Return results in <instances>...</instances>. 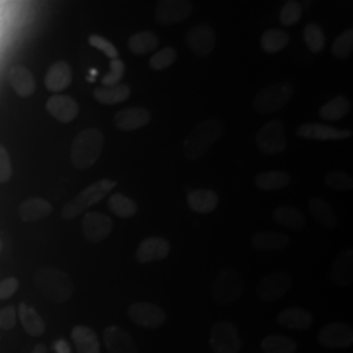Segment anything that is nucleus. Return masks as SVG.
Returning <instances> with one entry per match:
<instances>
[{
    "label": "nucleus",
    "instance_id": "obj_1",
    "mask_svg": "<svg viewBox=\"0 0 353 353\" xmlns=\"http://www.w3.org/2000/svg\"><path fill=\"white\" fill-rule=\"evenodd\" d=\"M224 126L217 119H205L192 127L183 141V153L190 161L204 157L214 143L221 138Z\"/></svg>",
    "mask_w": 353,
    "mask_h": 353
},
{
    "label": "nucleus",
    "instance_id": "obj_2",
    "mask_svg": "<svg viewBox=\"0 0 353 353\" xmlns=\"http://www.w3.org/2000/svg\"><path fill=\"white\" fill-rule=\"evenodd\" d=\"M34 285L49 301L63 303L74 294V283L68 274L55 267H42L34 274Z\"/></svg>",
    "mask_w": 353,
    "mask_h": 353
},
{
    "label": "nucleus",
    "instance_id": "obj_3",
    "mask_svg": "<svg viewBox=\"0 0 353 353\" xmlns=\"http://www.w3.org/2000/svg\"><path fill=\"white\" fill-rule=\"evenodd\" d=\"M105 145V135L101 130L89 127L77 134L71 147V163L79 170L88 169L96 164Z\"/></svg>",
    "mask_w": 353,
    "mask_h": 353
},
{
    "label": "nucleus",
    "instance_id": "obj_4",
    "mask_svg": "<svg viewBox=\"0 0 353 353\" xmlns=\"http://www.w3.org/2000/svg\"><path fill=\"white\" fill-rule=\"evenodd\" d=\"M115 186L117 182L113 179H101L89 185L87 189L83 190L72 201L64 205L61 211V217L63 220L75 219L79 214L85 212L92 205L102 201L112 190L115 189Z\"/></svg>",
    "mask_w": 353,
    "mask_h": 353
},
{
    "label": "nucleus",
    "instance_id": "obj_5",
    "mask_svg": "<svg viewBox=\"0 0 353 353\" xmlns=\"http://www.w3.org/2000/svg\"><path fill=\"white\" fill-rule=\"evenodd\" d=\"M294 94V87L287 83L280 81L261 89L254 99V110L258 115H268L280 110Z\"/></svg>",
    "mask_w": 353,
    "mask_h": 353
},
{
    "label": "nucleus",
    "instance_id": "obj_6",
    "mask_svg": "<svg viewBox=\"0 0 353 353\" xmlns=\"http://www.w3.org/2000/svg\"><path fill=\"white\" fill-rule=\"evenodd\" d=\"M243 280L233 268H225L217 274L212 284L214 303L230 305L236 303L243 293Z\"/></svg>",
    "mask_w": 353,
    "mask_h": 353
},
{
    "label": "nucleus",
    "instance_id": "obj_7",
    "mask_svg": "<svg viewBox=\"0 0 353 353\" xmlns=\"http://www.w3.org/2000/svg\"><path fill=\"white\" fill-rule=\"evenodd\" d=\"M255 144L265 154H280L287 148L284 123L281 119L268 121L256 134Z\"/></svg>",
    "mask_w": 353,
    "mask_h": 353
},
{
    "label": "nucleus",
    "instance_id": "obj_8",
    "mask_svg": "<svg viewBox=\"0 0 353 353\" xmlns=\"http://www.w3.org/2000/svg\"><path fill=\"white\" fill-rule=\"evenodd\" d=\"M210 345L214 353L240 352L242 341L239 336L237 327L227 321L217 322L211 330Z\"/></svg>",
    "mask_w": 353,
    "mask_h": 353
},
{
    "label": "nucleus",
    "instance_id": "obj_9",
    "mask_svg": "<svg viewBox=\"0 0 353 353\" xmlns=\"http://www.w3.org/2000/svg\"><path fill=\"white\" fill-rule=\"evenodd\" d=\"M192 12V4L186 0H161L154 10V20L164 26L185 21Z\"/></svg>",
    "mask_w": 353,
    "mask_h": 353
},
{
    "label": "nucleus",
    "instance_id": "obj_10",
    "mask_svg": "<svg viewBox=\"0 0 353 353\" xmlns=\"http://www.w3.org/2000/svg\"><path fill=\"white\" fill-rule=\"evenodd\" d=\"M292 284V279L285 272H274L262 279L256 287V294L261 301L272 303L283 297Z\"/></svg>",
    "mask_w": 353,
    "mask_h": 353
},
{
    "label": "nucleus",
    "instance_id": "obj_11",
    "mask_svg": "<svg viewBox=\"0 0 353 353\" xmlns=\"http://www.w3.org/2000/svg\"><path fill=\"white\" fill-rule=\"evenodd\" d=\"M81 228L89 242L99 243L106 240L113 232V220L102 212H87L83 217Z\"/></svg>",
    "mask_w": 353,
    "mask_h": 353
},
{
    "label": "nucleus",
    "instance_id": "obj_12",
    "mask_svg": "<svg viewBox=\"0 0 353 353\" xmlns=\"http://www.w3.org/2000/svg\"><path fill=\"white\" fill-rule=\"evenodd\" d=\"M130 319L143 327L156 328L166 322V313L157 305L150 303H135L128 307Z\"/></svg>",
    "mask_w": 353,
    "mask_h": 353
},
{
    "label": "nucleus",
    "instance_id": "obj_13",
    "mask_svg": "<svg viewBox=\"0 0 353 353\" xmlns=\"http://www.w3.org/2000/svg\"><path fill=\"white\" fill-rule=\"evenodd\" d=\"M318 341L326 348H348L353 344V330L347 323L334 322L321 328Z\"/></svg>",
    "mask_w": 353,
    "mask_h": 353
},
{
    "label": "nucleus",
    "instance_id": "obj_14",
    "mask_svg": "<svg viewBox=\"0 0 353 353\" xmlns=\"http://www.w3.org/2000/svg\"><path fill=\"white\" fill-rule=\"evenodd\" d=\"M186 42L191 51H194L198 57H207L211 54L216 45V33L212 26H194L186 34Z\"/></svg>",
    "mask_w": 353,
    "mask_h": 353
},
{
    "label": "nucleus",
    "instance_id": "obj_15",
    "mask_svg": "<svg viewBox=\"0 0 353 353\" xmlns=\"http://www.w3.org/2000/svg\"><path fill=\"white\" fill-rule=\"evenodd\" d=\"M296 134L301 138L310 140H345L352 137L351 130H339L322 123H305L297 128Z\"/></svg>",
    "mask_w": 353,
    "mask_h": 353
},
{
    "label": "nucleus",
    "instance_id": "obj_16",
    "mask_svg": "<svg viewBox=\"0 0 353 353\" xmlns=\"http://www.w3.org/2000/svg\"><path fill=\"white\" fill-rule=\"evenodd\" d=\"M103 341L108 353H138V345L126 330L109 326L103 331Z\"/></svg>",
    "mask_w": 353,
    "mask_h": 353
},
{
    "label": "nucleus",
    "instance_id": "obj_17",
    "mask_svg": "<svg viewBox=\"0 0 353 353\" xmlns=\"http://www.w3.org/2000/svg\"><path fill=\"white\" fill-rule=\"evenodd\" d=\"M46 109L61 123H70L79 115V103L67 94H54L46 102Z\"/></svg>",
    "mask_w": 353,
    "mask_h": 353
},
{
    "label": "nucleus",
    "instance_id": "obj_18",
    "mask_svg": "<svg viewBox=\"0 0 353 353\" xmlns=\"http://www.w3.org/2000/svg\"><path fill=\"white\" fill-rule=\"evenodd\" d=\"M152 114L145 108H126L114 115V123L121 131H135L151 121Z\"/></svg>",
    "mask_w": 353,
    "mask_h": 353
},
{
    "label": "nucleus",
    "instance_id": "obj_19",
    "mask_svg": "<svg viewBox=\"0 0 353 353\" xmlns=\"http://www.w3.org/2000/svg\"><path fill=\"white\" fill-rule=\"evenodd\" d=\"M330 278L341 288L350 287L353 281V249H347L335 258L330 268Z\"/></svg>",
    "mask_w": 353,
    "mask_h": 353
},
{
    "label": "nucleus",
    "instance_id": "obj_20",
    "mask_svg": "<svg viewBox=\"0 0 353 353\" xmlns=\"http://www.w3.org/2000/svg\"><path fill=\"white\" fill-rule=\"evenodd\" d=\"M170 252V243L161 237H150L141 241L135 258L139 263L163 261Z\"/></svg>",
    "mask_w": 353,
    "mask_h": 353
},
{
    "label": "nucleus",
    "instance_id": "obj_21",
    "mask_svg": "<svg viewBox=\"0 0 353 353\" xmlns=\"http://www.w3.org/2000/svg\"><path fill=\"white\" fill-rule=\"evenodd\" d=\"M72 83V70L65 61H58L51 65L45 76V85L48 90L59 93L68 88Z\"/></svg>",
    "mask_w": 353,
    "mask_h": 353
},
{
    "label": "nucleus",
    "instance_id": "obj_22",
    "mask_svg": "<svg viewBox=\"0 0 353 353\" xmlns=\"http://www.w3.org/2000/svg\"><path fill=\"white\" fill-rule=\"evenodd\" d=\"M8 80L17 96L26 99L34 93L36 79L26 65H13L8 72Z\"/></svg>",
    "mask_w": 353,
    "mask_h": 353
},
{
    "label": "nucleus",
    "instance_id": "obj_23",
    "mask_svg": "<svg viewBox=\"0 0 353 353\" xmlns=\"http://www.w3.org/2000/svg\"><path fill=\"white\" fill-rule=\"evenodd\" d=\"M52 212V205L43 198L33 196L21 203L19 208L20 219L26 223H36Z\"/></svg>",
    "mask_w": 353,
    "mask_h": 353
},
{
    "label": "nucleus",
    "instance_id": "obj_24",
    "mask_svg": "<svg viewBox=\"0 0 353 353\" xmlns=\"http://www.w3.org/2000/svg\"><path fill=\"white\" fill-rule=\"evenodd\" d=\"M290 245V237L279 232H259L252 237V246L258 252H279Z\"/></svg>",
    "mask_w": 353,
    "mask_h": 353
},
{
    "label": "nucleus",
    "instance_id": "obj_25",
    "mask_svg": "<svg viewBox=\"0 0 353 353\" xmlns=\"http://www.w3.org/2000/svg\"><path fill=\"white\" fill-rule=\"evenodd\" d=\"M278 323L281 327L303 331L312 326L313 316L301 307H288L279 314Z\"/></svg>",
    "mask_w": 353,
    "mask_h": 353
},
{
    "label": "nucleus",
    "instance_id": "obj_26",
    "mask_svg": "<svg viewBox=\"0 0 353 353\" xmlns=\"http://www.w3.org/2000/svg\"><path fill=\"white\" fill-rule=\"evenodd\" d=\"M71 338L75 344L76 351L79 353H101L100 341L97 334L88 327L79 325L72 330Z\"/></svg>",
    "mask_w": 353,
    "mask_h": 353
},
{
    "label": "nucleus",
    "instance_id": "obj_27",
    "mask_svg": "<svg viewBox=\"0 0 353 353\" xmlns=\"http://www.w3.org/2000/svg\"><path fill=\"white\" fill-rule=\"evenodd\" d=\"M17 316L20 318L21 325L28 335L39 338L45 334V330H46L45 322L34 307L29 306L26 303H20L19 310H17Z\"/></svg>",
    "mask_w": 353,
    "mask_h": 353
},
{
    "label": "nucleus",
    "instance_id": "obj_28",
    "mask_svg": "<svg viewBox=\"0 0 353 353\" xmlns=\"http://www.w3.org/2000/svg\"><path fill=\"white\" fill-rule=\"evenodd\" d=\"M188 204L196 214H210L217 207L219 196L214 190H194L188 195Z\"/></svg>",
    "mask_w": 353,
    "mask_h": 353
},
{
    "label": "nucleus",
    "instance_id": "obj_29",
    "mask_svg": "<svg viewBox=\"0 0 353 353\" xmlns=\"http://www.w3.org/2000/svg\"><path fill=\"white\" fill-rule=\"evenodd\" d=\"M275 223H278L279 225L287 228L290 230H301L306 225V217L305 214L292 207V205H280L272 214Z\"/></svg>",
    "mask_w": 353,
    "mask_h": 353
},
{
    "label": "nucleus",
    "instance_id": "obj_30",
    "mask_svg": "<svg viewBox=\"0 0 353 353\" xmlns=\"http://www.w3.org/2000/svg\"><path fill=\"white\" fill-rule=\"evenodd\" d=\"M131 96V88L128 84H115V85H109V87H99L94 89L93 97L97 102L103 103V105H117L121 102L126 101L127 99Z\"/></svg>",
    "mask_w": 353,
    "mask_h": 353
},
{
    "label": "nucleus",
    "instance_id": "obj_31",
    "mask_svg": "<svg viewBox=\"0 0 353 353\" xmlns=\"http://www.w3.org/2000/svg\"><path fill=\"white\" fill-rule=\"evenodd\" d=\"M309 211L322 227L334 229L338 225V216L325 199L312 198L309 201Z\"/></svg>",
    "mask_w": 353,
    "mask_h": 353
},
{
    "label": "nucleus",
    "instance_id": "obj_32",
    "mask_svg": "<svg viewBox=\"0 0 353 353\" xmlns=\"http://www.w3.org/2000/svg\"><path fill=\"white\" fill-rule=\"evenodd\" d=\"M290 174L280 170H268L262 172L255 176L254 183L259 190L271 191V190H280L287 188L290 183Z\"/></svg>",
    "mask_w": 353,
    "mask_h": 353
},
{
    "label": "nucleus",
    "instance_id": "obj_33",
    "mask_svg": "<svg viewBox=\"0 0 353 353\" xmlns=\"http://www.w3.org/2000/svg\"><path fill=\"white\" fill-rule=\"evenodd\" d=\"M128 49L135 55H144L159 46V37L151 30H143L128 38Z\"/></svg>",
    "mask_w": 353,
    "mask_h": 353
},
{
    "label": "nucleus",
    "instance_id": "obj_34",
    "mask_svg": "<svg viewBox=\"0 0 353 353\" xmlns=\"http://www.w3.org/2000/svg\"><path fill=\"white\" fill-rule=\"evenodd\" d=\"M290 34L278 28L265 30L261 37V46L268 54H275L284 50L290 43Z\"/></svg>",
    "mask_w": 353,
    "mask_h": 353
},
{
    "label": "nucleus",
    "instance_id": "obj_35",
    "mask_svg": "<svg viewBox=\"0 0 353 353\" xmlns=\"http://www.w3.org/2000/svg\"><path fill=\"white\" fill-rule=\"evenodd\" d=\"M351 110V102L345 96H338L319 109V117L326 121H341Z\"/></svg>",
    "mask_w": 353,
    "mask_h": 353
},
{
    "label": "nucleus",
    "instance_id": "obj_36",
    "mask_svg": "<svg viewBox=\"0 0 353 353\" xmlns=\"http://www.w3.org/2000/svg\"><path fill=\"white\" fill-rule=\"evenodd\" d=\"M108 205H109V210L121 219L132 217L138 212V204L121 192L110 195V198L108 199Z\"/></svg>",
    "mask_w": 353,
    "mask_h": 353
},
{
    "label": "nucleus",
    "instance_id": "obj_37",
    "mask_svg": "<svg viewBox=\"0 0 353 353\" xmlns=\"http://www.w3.org/2000/svg\"><path fill=\"white\" fill-rule=\"evenodd\" d=\"M297 343L284 335H270L262 341L265 353H296Z\"/></svg>",
    "mask_w": 353,
    "mask_h": 353
},
{
    "label": "nucleus",
    "instance_id": "obj_38",
    "mask_svg": "<svg viewBox=\"0 0 353 353\" xmlns=\"http://www.w3.org/2000/svg\"><path fill=\"white\" fill-rule=\"evenodd\" d=\"M353 50V29H347L341 33L334 41L331 51L332 55L338 59L348 58Z\"/></svg>",
    "mask_w": 353,
    "mask_h": 353
},
{
    "label": "nucleus",
    "instance_id": "obj_39",
    "mask_svg": "<svg viewBox=\"0 0 353 353\" xmlns=\"http://www.w3.org/2000/svg\"><path fill=\"white\" fill-rule=\"evenodd\" d=\"M303 39H305L309 50L314 54L323 50L325 43H326L325 33L316 24L306 26V28L303 29Z\"/></svg>",
    "mask_w": 353,
    "mask_h": 353
},
{
    "label": "nucleus",
    "instance_id": "obj_40",
    "mask_svg": "<svg viewBox=\"0 0 353 353\" xmlns=\"http://www.w3.org/2000/svg\"><path fill=\"white\" fill-rule=\"evenodd\" d=\"M325 185L335 191H351L353 189L352 176L343 170H332L325 176Z\"/></svg>",
    "mask_w": 353,
    "mask_h": 353
},
{
    "label": "nucleus",
    "instance_id": "obj_41",
    "mask_svg": "<svg viewBox=\"0 0 353 353\" xmlns=\"http://www.w3.org/2000/svg\"><path fill=\"white\" fill-rule=\"evenodd\" d=\"M176 49L173 48H164L163 50L157 51L150 58V67L154 71H164L168 67L176 62Z\"/></svg>",
    "mask_w": 353,
    "mask_h": 353
},
{
    "label": "nucleus",
    "instance_id": "obj_42",
    "mask_svg": "<svg viewBox=\"0 0 353 353\" xmlns=\"http://www.w3.org/2000/svg\"><path fill=\"white\" fill-rule=\"evenodd\" d=\"M301 14H303V6L299 1L290 0L283 6L279 17L283 26H294L301 19Z\"/></svg>",
    "mask_w": 353,
    "mask_h": 353
},
{
    "label": "nucleus",
    "instance_id": "obj_43",
    "mask_svg": "<svg viewBox=\"0 0 353 353\" xmlns=\"http://www.w3.org/2000/svg\"><path fill=\"white\" fill-rule=\"evenodd\" d=\"M88 42L92 48L102 51L112 61L119 58V51L109 39H106V38L102 37V36H99V34H92V36H89Z\"/></svg>",
    "mask_w": 353,
    "mask_h": 353
},
{
    "label": "nucleus",
    "instance_id": "obj_44",
    "mask_svg": "<svg viewBox=\"0 0 353 353\" xmlns=\"http://www.w3.org/2000/svg\"><path fill=\"white\" fill-rule=\"evenodd\" d=\"M125 71H126V65H125L123 61H121L119 58L110 61V70L106 75L102 77V85L109 87V85L119 84L121 79L125 75Z\"/></svg>",
    "mask_w": 353,
    "mask_h": 353
},
{
    "label": "nucleus",
    "instance_id": "obj_45",
    "mask_svg": "<svg viewBox=\"0 0 353 353\" xmlns=\"http://www.w3.org/2000/svg\"><path fill=\"white\" fill-rule=\"evenodd\" d=\"M12 176V164L7 150L0 144V183H6Z\"/></svg>",
    "mask_w": 353,
    "mask_h": 353
},
{
    "label": "nucleus",
    "instance_id": "obj_46",
    "mask_svg": "<svg viewBox=\"0 0 353 353\" xmlns=\"http://www.w3.org/2000/svg\"><path fill=\"white\" fill-rule=\"evenodd\" d=\"M17 323V310L14 306H6L0 309V328L12 330Z\"/></svg>",
    "mask_w": 353,
    "mask_h": 353
},
{
    "label": "nucleus",
    "instance_id": "obj_47",
    "mask_svg": "<svg viewBox=\"0 0 353 353\" xmlns=\"http://www.w3.org/2000/svg\"><path fill=\"white\" fill-rule=\"evenodd\" d=\"M19 290V280L16 278H7L0 280V300L10 299Z\"/></svg>",
    "mask_w": 353,
    "mask_h": 353
},
{
    "label": "nucleus",
    "instance_id": "obj_48",
    "mask_svg": "<svg viewBox=\"0 0 353 353\" xmlns=\"http://www.w3.org/2000/svg\"><path fill=\"white\" fill-rule=\"evenodd\" d=\"M54 351L55 353H71V347L64 339H59L54 344Z\"/></svg>",
    "mask_w": 353,
    "mask_h": 353
},
{
    "label": "nucleus",
    "instance_id": "obj_49",
    "mask_svg": "<svg viewBox=\"0 0 353 353\" xmlns=\"http://www.w3.org/2000/svg\"><path fill=\"white\" fill-rule=\"evenodd\" d=\"M30 353H48V348H46V345L45 344H42V343H39L37 344Z\"/></svg>",
    "mask_w": 353,
    "mask_h": 353
},
{
    "label": "nucleus",
    "instance_id": "obj_50",
    "mask_svg": "<svg viewBox=\"0 0 353 353\" xmlns=\"http://www.w3.org/2000/svg\"><path fill=\"white\" fill-rule=\"evenodd\" d=\"M1 252H3V242L0 240V254H1Z\"/></svg>",
    "mask_w": 353,
    "mask_h": 353
}]
</instances>
